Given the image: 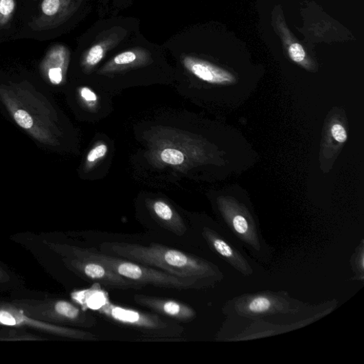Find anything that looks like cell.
<instances>
[{
	"instance_id": "cell-13",
	"label": "cell",
	"mask_w": 364,
	"mask_h": 364,
	"mask_svg": "<svg viewBox=\"0 0 364 364\" xmlns=\"http://www.w3.org/2000/svg\"><path fill=\"white\" fill-rule=\"evenodd\" d=\"M16 8L15 0H0V25L11 19Z\"/></svg>"
},
{
	"instance_id": "cell-8",
	"label": "cell",
	"mask_w": 364,
	"mask_h": 364,
	"mask_svg": "<svg viewBox=\"0 0 364 364\" xmlns=\"http://www.w3.org/2000/svg\"><path fill=\"white\" fill-rule=\"evenodd\" d=\"M152 210L161 227L178 236H184L187 233L184 221L166 202L155 201L152 205Z\"/></svg>"
},
{
	"instance_id": "cell-18",
	"label": "cell",
	"mask_w": 364,
	"mask_h": 364,
	"mask_svg": "<svg viewBox=\"0 0 364 364\" xmlns=\"http://www.w3.org/2000/svg\"><path fill=\"white\" fill-rule=\"evenodd\" d=\"M108 147L105 144H100L91 150L87 156V161L90 163L99 159L103 158L107 154Z\"/></svg>"
},
{
	"instance_id": "cell-2",
	"label": "cell",
	"mask_w": 364,
	"mask_h": 364,
	"mask_svg": "<svg viewBox=\"0 0 364 364\" xmlns=\"http://www.w3.org/2000/svg\"><path fill=\"white\" fill-rule=\"evenodd\" d=\"M73 252L77 258L97 261L117 274L145 287L151 286L160 288L188 291L198 290L207 286L203 282L178 277L132 260L104 253L95 249H78Z\"/></svg>"
},
{
	"instance_id": "cell-9",
	"label": "cell",
	"mask_w": 364,
	"mask_h": 364,
	"mask_svg": "<svg viewBox=\"0 0 364 364\" xmlns=\"http://www.w3.org/2000/svg\"><path fill=\"white\" fill-rule=\"evenodd\" d=\"M66 60L67 52L64 47H56L47 56L45 68L53 84L58 85L62 82Z\"/></svg>"
},
{
	"instance_id": "cell-14",
	"label": "cell",
	"mask_w": 364,
	"mask_h": 364,
	"mask_svg": "<svg viewBox=\"0 0 364 364\" xmlns=\"http://www.w3.org/2000/svg\"><path fill=\"white\" fill-rule=\"evenodd\" d=\"M15 122L24 129H30L34 126L32 116L25 111L17 110L14 113Z\"/></svg>"
},
{
	"instance_id": "cell-15",
	"label": "cell",
	"mask_w": 364,
	"mask_h": 364,
	"mask_svg": "<svg viewBox=\"0 0 364 364\" xmlns=\"http://www.w3.org/2000/svg\"><path fill=\"white\" fill-rule=\"evenodd\" d=\"M289 55L293 62L301 63L305 60L306 54L303 47L297 43L292 44L289 47Z\"/></svg>"
},
{
	"instance_id": "cell-7",
	"label": "cell",
	"mask_w": 364,
	"mask_h": 364,
	"mask_svg": "<svg viewBox=\"0 0 364 364\" xmlns=\"http://www.w3.org/2000/svg\"><path fill=\"white\" fill-rule=\"evenodd\" d=\"M183 64L188 71L204 82L218 84L234 82V78L231 73L205 60L193 57H185Z\"/></svg>"
},
{
	"instance_id": "cell-21",
	"label": "cell",
	"mask_w": 364,
	"mask_h": 364,
	"mask_svg": "<svg viewBox=\"0 0 364 364\" xmlns=\"http://www.w3.org/2000/svg\"><path fill=\"white\" fill-rule=\"evenodd\" d=\"M80 95L87 101V102H95L97 95L90 89L84 87L80 89Z\"/></svg>"
},
{
	"instance_id": "cell-5",
	"label": "cell",
	"mask_w": 364,
	"mask_h": 364,
	"mask_svg": "<svg viewBox=\"0 0 364 364\" xmlns=\"http://www.w3.org/2000/svg\"><path fill=\"white\" fill-rule=\"evenodd\" d=\"M133 300L136 304L174 321L187 323L196 317V312L192 307L177 300L143 294L134 295Z\"/></svg>"
},
{
	"instance_id": "cell-17",
	"label": "cell",
	"mask_w": 364,
	"mask_h": 364,
	"mask_svg": "<svg viewBox=\"0 0 364 364\" xmlns=\"http://www.w3.org/2000/svg\"><path fill=\"white\" fill-rule=\"evenodd\" d=\"M60 5V0H43L42 10L45 15L52 16L57 14Z\"/></svg>"
},
{
	"instance_id": "cell-1",
	"label": "cell",
	"mask_w": 364,
	"mask_h": 364,
	"mask_svg": "<svg viewBox=\"0 0 364 364\" xmlns=\"http://www.w3.org/2000/svg\"><path fill=\"white\" fill-rule=\"evenodd\" d=\"M100 251L178 277L203 282L207 286L210 285L209 282L220 279L217 267L209 261L156 242L141 245L125 242H104L100 245Z\"/></svg>"
},
{
	"instance_id": "cell-4",
	"label": "cell",
	"mask_w": 364,
	"mask_h": 364,
	"mask_svg": "<svg viewBox=\"0 0 364 364\" xmlns=\"http://www.w3.org/2000/svg\"><path fill=\"white\" fill-rule=\"evenodd\" d=\"M73 268L86 280L107 288L121 291H139L145 286L122 277L100 262L77 258L72 260Z\"/></svg>"
},
{
	"instance_id": "cell-10",
	"label": "cell",
	"mask_w": 364,
	"mask_h": 364,
	"mask_svg": "<svg viewBox=\"0 0 364 364\" xmlns=\"http://www.w3.org/2000/svg\"><path fill=\"white\" fill-rule=\"evenodd\" d=\"M275 307V301L267 295H257L251 298L246 305L247 313L262 315L270 312Z\"/></svg>"
},
{
	"instance_id": "cell-6",
	"label": "cell",
	"mask_w": 364,
	"mask_h": 364,
	"mask_svg": "<svg viewBox=\"0 0 364 364\" xmlns=\"http://www.w3.org/2000/svg\"><path fill=\"white\" fill-rule=\"evenodd\" d=\"M202 236L214 251L229 262L238 271L244 274H251L252 271L246 259L233 245L220 237L215 231L205 228L202 231Z\"/></svg>"
},
{
	"instance_id": "cell-20",
	"label": "cell",
	"mask_w": 364,
	"mask_h": 364,
	"mask_svg": "<svg viewBox=\"0 0 364 364\" xmlns=\"http://www.w3.org/2000/svg\"><path fill=\"white\" fill-rule=\"evenodd\" d=\"M0 323L5 326H14L16 325L17 321L9 312L0 310Z\"/></svg>"
},
{
	"instance_id": "cell-19",
	"label": "cell",
	"mask_w": 364,
	"mask_h": 364,
	"mask_svg": "<svg viewBox=\"0 0 364 364\" xmlns=\"http://www.w3.org/2000/svg\"><path fill=\"white\" fill-rule=\"evenodd\" d=\"M332 134L333 137L338 143L343 144L348 139V133L341 125L335 124L332 128Z\"/></svg>"
},
{
	"instance_id": "cell-3",
	"label": "cell",
	"mask_w": 364,
	"mask_h": 364,
	"mask_svg": "<svg viewBox=\"0 0 364 364\" xmlns=\"http://www.w3.org/2000/svg\"><path fill=\"white\" fill-rule=\"evenodd\" d=\"M104 302H97L89 309L117 323V326L133 329L149 340L174 341L184 337L185 329L178 323L164 319L158 314L138 311L115 306L108 295Z\"/></svg>"
},
{
	"instance_id": "cell-16",
	"label": "cell",
	"mask_w": 364,
	"mask_h": 364,
	"mask_svg": "<svg viewBox=\"0 0 364 364\" xmlns=\"http://www.w3.org/2000/svg\"><path fill=\"white\" fill-rule=\"evenodd\" d=\"M136 58V53L133 51H128L116 56L113 59V62L116 65H128L133 63Z\"/></svg>"
},
{
	"instance_id": "cell-12",
	"label": "cell",
	"mask_w": 364,
	"mask_h": 364,
	"mask_svg": "<svg viewBox=\"0 0 364 364\" xmlns=\"http://www.w3.org/2000/svg\"><path fill=\"white\" fill-rule=\"evenodd\" d=\"M106 49V47L104 44H98L92 47L86 56V65L89 67L97 65L104 58Z\"/></svg>"
},
{
	"instance_id": "cell-11",
	"label": "cell",
	"mask_w": 364,
	"mask_h": 364,
	"mask_svg": "<svg viewBox=\"0 0 364 364\" xmlns=\"http://www.w3.org/2000/svg\"><path fill=\"white\" fill-rule=\"evenodd\" d=\"M161 159L170 166H179L184 163L185 157L180 150L168 148L161 152Z\"/></svg>"
}]
</instances>
